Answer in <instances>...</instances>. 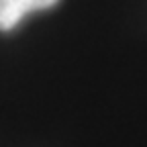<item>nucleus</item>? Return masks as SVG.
<instances>
[{
    "mask_svg": "<svg viewBox=\"0 0 147 147\" xmlns=\"http://www.w3.org/2000/svg\"><path fill=\"white\" fill-rule=\"evenodd\" d=\"M59 0H0V31H12L31 12L55 6Z\"/></svg>",
    "mask_w": 147,
    "mask_h": 147,
    "instance_id": "nucleus-1",
    "label": "nucleus"
}]
</instances>
